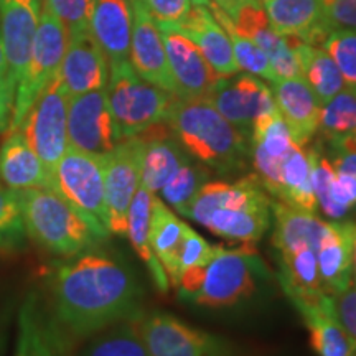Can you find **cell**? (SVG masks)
Returning <instances> with one entry per match:
<instances>
[{
	"label": "cell",
	"instance_id": "cell-1",
	"mask_svg": "<svg viewBox=\"0 0 356 356\" xmlns=\"http://www.w3.org/2000/svg\"><path fill=\"white\" fill-rule=\"evenodd\" d=\"M50 296L58 323L79 340L144 312V289L132 267L97 248L58 262Z\"/></svg>",
	"mask_w": 356,
	"mask_h": 356
},
{
	"label": "cell",
	"instance_id": "cell-2",
	"mask_svg": "<svg viewBox=\"0 0 356 356\" xmlns=\"http://www.w3.org/2000/svg\"><path fill=\"white\" fill-rule=\"evenodd\" d=\"M270 202L256 175L236 181L208 180L191 200L186 218L218 238L254 246L270 226Z\"/></svg>",
	"mask_w": 356,
	"mask_h": 356
},
{
	"label": "cell",
	"instance_id": "cell-3",
	"mask_svg": "<svg viewBox=\"0 0 356 356\" xmlns=\"http://www.w3.org/2000/svg\"><path fill=\"white\" fill-rule=\"evenodd\" d=\"M165 124L180 145L204 167L221 177L238 175L251 160L244 134L226 121L207 97L172 102Z\"/></svg>",
	"mask_w": 356,
	"mask_h": 356
},
{
	"label": "cell",
	"instance_id": "cell-4",
	"mask_svg": "<svg viewBox=\"0 0 356 356\" xmlns=\"http://www.w3.org/2000/svg\"><path fill=\"white\" fill-rule=\"evenodd\" d=\"M269 277V270L251 244L216 246L210 261L180 275V299L207 309H226L251 299Z\"/></svg>",
	"mask_w": 356,
	"mask_h": 356
},
{
	"label": "cell",
	"instance_id": "cell-5",
	"mask_svg": "<svg viewBox=\"0 0 356 356\" xmlns=\"http://www.w3.org/2000/svg\"><path fill=\"white\" fill-rule=\"evenodd\" d=\"M29 239L53 256L73 257L106 241L95 226L55 190L17 191Z\"/></svg>",
	"mask_w": 356,
	"mask_h": 356
},
{
	"label": "cell",
	"instance_id": "cell-6",
	"mask_svg": "<svg viewBox=\"0 0 356 356\" xmlns=\"http://www.w3.org/2000/svg\"><path fill=\"white\" fill-rule=\"evenodd\" d=\"M108 101L122 139L140 136L165 122L175 95L142 79L131 61L109 65Z\"/></svg>",
	"mask_w": 356,
	"mask_h": 356
},
{
	"label": "cell",
	"instance_id": "cell-7",
	"mask_svg": "<svg viewBox=\"0 0 356 356\" xmlns=\"http://www.w3.org/2000/svg\"><path fill=\"white\" fill-rule=\"evenodd\" d=\"M50 188L73 204L102 236L109 238L102 155L68 147L50 173Z\"/></svg>",
	"mask_w": 356,
	"mask_h": 356
},
{
	"label": "cell",
	"instance_id": "cell-8",
	"mask_svg": "<svg viewBox=\"0 0 356 356\" xmlns=\"http://www.w3.org/2000/svg\"><path fill=\"white\" fill-rule=\"evenodd\" d=\"M68 42L70 35L63 22L43 7L37 33L33 38L30 60L26 63L24 76L17 84L12 122L7 132L19 129L33 102L38 99L44 88L53 81V78L60 73Z\"/></svg>",
	"mask_w": 356,
	"mask_h": 356
},
{
	"label": "cell",
	"instance_id": "cell-9",
	"mask_svg": "<svg viewBox=\"0 0 356 356\" xmlns=\"http://www.w3.org/2000/svg\"><path fill=\"white\" fill-rule=\"evenodd\" d=\"M68 104L70 95L56 74L17 129L37 152L48 175L68 150Z\"/></svg>",
	"mask_w": 356,
	"mask_h": 356
},
{
	"label": "cell",
	"instance_id": "cell-10",
	"mask_svg": "<svg viewBox=\"0 0 356 356\" xmlns=\"http://www.w3.org/2000/svg\"><path fill=\"white\" fill-rule=\"evenodd\" d=\"M140 332L150 356H236L228 338L191 327L167 312H144Z\"/></svg>",
	"mask_w": 356,
	"mask_h": 356
},
{
	"label": "cell",
	"instance_id": "cell-11",
	"mask_svg": "<svg viewBox=\"0 0 356 356\" xmlns=\"http://www.w3.org/2000/svg\"><path fill=\"white\" fill-rule=\"evenodd\" d=\"M106 208L109 218V233H127L129 208L140 186L142 140L139 136L124 139L121 144L102 155Z\"/></svg>",
	"mask_w": 356,
	"mask_h": 356
},
{
	"label": "cell",
	"instance_id": "cell-12",
	"mask_svg": "<svg viewBox=\"0 0 356 356\" xmlns=\"http://www.w3.org/2000/svg\"><path fill=\"white\" fill-rule=\"evenodd\" d=\"M122 140L106 89L70 96L68 147L86 154L106 155Z\"/></svg>",
	"mask_w": 356,
	"mask_h": 356
},
{
	"label": "cell",
	"instance_id": "cell-13",
	"mask_svg": "<svg viewBox=\"0 0 356 356\" xmlns=\"http://www.w3.org/2000/svg\"><path fill=\"white\" fill-rule=\"evenodd\" d=\"M207 99L248 139L257 119L277 109L273 89L251 73L218 78Z\"/></svg>",
	"mask_w": 356,
	"mask_h": 356
},
{
	"label": "cell",
	"instance_id": "cell-14",
	"mask_svg": "<svg viewBox=\"0 0 356 356\" xmlns=\"http://www.w3.org/2000/svg\"><path fill=\"white\" fill-rule=\"evenodd\" d=\"M70 340L48 302L37 292L26 293L17 317L13 356H71Z\"/></svg>",
	"mask_w": 356,
	"mask_h": 356
},
{
	"label": "cell",
	"instance_id": "cell-15",
	"mask_svg": "<svg viewBox=\"0 0 356 356\" xmlns=\"http://www.w3.org/2000/svg\"><path fill=\"white\" fill-rule=\"evenodd\" d=\"M155 24L165 44L168 68L175 83V96L181 99L208 97L220 76L211 70L197 44L188 37L178 32L173 25L159 24V22Z\"/></svg>",
	"mask_w": 356,
	"mask_h": 356
},
{
	"label": "cell",
	"instance_id": "cell-16",
	"mask_svg": "<svg viewBox=\"0 0 356 356\" xmlns=\"http://www.w3.org/2000/svg\"><path fill=\"white\" fill-rule=\"evenodd\" d=\"M132 37L129 61L142 79L175 95L165 44L154 17L142 0H131Z\"/></svg>",
	"mask_w": 356,
	"mask_h": 356
},
{
	"label": "cell",
	"instance_id": "cell-17",
	"mask_svg": "<svg viewBox=\"0 0 356 356\" xmlns=\"http://www.w3.org/2000/svg\"><path fill=\"white\" fill-rule=\"evenodd\" d=\"M42 8V0H0V32L6 48L7 74L15 89L30 60Z\"/></svg>",
	"mask_w": 356,
	"mask_h": 356
},
{
	"label": "cell",
	"instance_id": "cell-18",
	"mask_svg": "<svg viewBox=\"0 0 356 356\" xmlns=\"http://www.w3.org/2000/svg\"><path fill=\"white\" fill-rule=\"evenodd\" d=\"M70 96L106 89L109 79V61L91 32L70 35L68 48L61 61L60 73Z\"/></svg>",
	"mask_w": 356,
	"mask_h": 356
},
{
	"label": "cell",
	"instance_id": "cell-19",
	"mask_svg": "<svg viewBox=\"0 0 356 356\" xmlns=\"http://www.w3.org/2000/svg\"><path fill=\"white\" fill-rule=\"evenodd\" d=\"M356 225L351 221L327 222L317 251L318 274L325 293L335 297L351 286Z\"/></svg>",
	"mask_w": 356,
	"mask_h": 356
},
{
	"label": "cell",
	"instance_id": "cell-20",
	"mask_svg": "<svg viewBox=\"0 0 356 356\" xmlns=\"http://www.w3.org/2000/svg\"><path fill=\"white\" fill-rule=\"evenodd\" d=\"M262 6L274 30L282 37L322 47L333 32L323 0H267Z\"/></svg>",
	"mask_w": 356,
	"mask_h": 356
},
{
	"label": "cell",
	"instance_id": "cell-21",
	"mask_svg": "<svg viewBox=\"0 0 356 356\" xmlns=\"http://www.w3.org/2000/svg\"><path fill=\"white\" fill-rule=\"evenodd\" d=\"M287 297L304 320L317 356H356L355 346L337 317L332 296L325 293L320 299H304L287 293Z\"/></svg>",
	"mask_w": 356,
	"mask_h": 356
},
{
	"label": "cell",
	"instance_id": "cell-22",
	"mask_svg": "<svg viewBox=\"0 0 356 356\" xmlns=\"http://www.w3.org/2000/svg\"><path fill=\"white\" fill-rule=\"evenodd\" d=\"M233 24L239 33L251 38L269 58L277 79L302 76L300 66L287 38L279 35L270 24L261 2L248 3L239 8Z\"/></svg>",
	"mask_w": 356,
	"mask_h": 356
},
{
	"label": "cell",
	"instance_id": "cell-23",
	"mask_svg": "<svg viewBox=\"0 0 356 356\" xmlns=\"http://www.w3.org/2000/svg\"><path fill=\"white\" fill-rule=\"evenodd\" d=\"M173 26L197 44L218 76L226 78L238 73L239 68L236 65L231 40L210 7L193 6L188 15Z\"/></svg>",
	"mask_w": 356,
	"mask_h": 356
},
{
	"label": "cell",
	"instance_id": "cell-24",
	"mask_svg": "<svg viewBox=\"0 0 356 356\" xmlns=\"http://www.w3.org/2000/svg\"><path fill=\"white\" fill-rule=\"evenodd\" d=\"M270 89L275 106L291 129L293 140L305 147L318 132L322 104L315 92L302 76L277 79Z\"/></svg>",
	"mask_w": 356,
	"mask_h": 356
},
{
	"label": "cell",
	"instance_id": "cell-25",
	"mask_svg": "<svg viewBox=\"0 0 356 356\" xmlns=\"http://www.w3.org/2000/svg\"><path fill=\"white\" fill-rule=\"evenodd\" d=\"M89 32L111 63L129 60L132 37L131 0H95Z\"/></svg>",
	"mask_w": 356,
	"mask_h": 356
},
{
	"label": "cell",
	"instance_id": "cell-26",
	"mask_svg": "<svg viewBox=\"0 0 356 356\" xmlns=\"http://www.w3.org/2000/svg\"><path fill=\"white\" fill-rule=\"evenodd\" d=\"M139 137L142 140L140 185L157 195L168 184V180L193 157L180 145L173 134L152 132L150 127Z\"/></svg>",
	"mask_w": 356,
	"mask_h": 356
},
{
	"label": "cell",
	"instance_id": "cell-27",
	"mask_svg": "<svg viewBox=\"0 0 356 356\" xmlns=\"http://www.w3.org/2000/svg\"><path fill=\"white\" fill-rule=\"evenodd\" d=\"M0 180L13 191L50 188V175L20 131L7 132L0 145Z\"/></svg>",
	"mask_w": 356,
	"mask_h": 356
},
{
	"label": "cell",
	"instance_id": "cell-28",
	"mask_svg": "<svg viewBox=\"0 0 356 356\" xmlns=\"http://www.w3.org/2000/svg\"><path fill=\"white\" fill-rule=\"evenodd\" d=\"M270 208L274 216L273 246L277 254L302 246L318 251L328 221L320 220L315 213L297 210L277 200L270 202Z\"/></svg>",
	"mask_w": 356,
	"mask_h": 356
},
{
	"label": "cell",
	"instance_id": "cell-29",
	"mask_svg": "<svg viewBox=\"0 0 356 356\" xmlns=\"http://www.w3.org/2000/svg\"><path fill=\"white\" fill-rule=\"evenodd\" d=\"M274 198L297 210L317 213V198L312 184L310 149L293 145L286 154L280 162L279 184Z\"/></svg>",
	"mask_w": 356,
	"mask_h": 356
},
{
	"label": "cell",
	"instance_id": "cell-30",
	"mask_svg": "<svg viewBox=\"0 0 356 356\" xmlns=\"http://www.w3.org/2000/svg\"><path fill=\"white\" fill-rule=\"evenodd\" d=\"M286 38L297 58V63L300 66L302 78L315 92L320 104L330 101L333 96L338 95L346 86L335 61L322 47L307 44L302 40L293 37Z\"/></svg>",
	"mask_w": 356,
	"mask_h": 356
},
{
	"label": "cell",
	"instance_id": "cell-31",
	"mask_svg": "<svg viewBox=\"0 0 356 356\" xmlns=\"http://www.w3.org/2000/svg\"><path fill=\"white\" fill-rule=\"evenodd\" d=\"M185 225L186 222L181 221L170 210V207L162 202V198L154 195L149 229L150 246L159 262L165 269L173 289L178 282V251H180Z\"/></svg>",
	"mask_w": 356,
	"mask_h": 356
},
{
	"label": "cell",
	"instance_id": "cell-32",
	"mask_svg": "<svg viewBox=\"0 0 356 356\" xmlns=\"http://www.w3.org/2000/svg\"><path fill=\"white\" fill-rule=\"evenodd\" d=\"M152 200V191H149L140 185L136 197L132 200L131 208H129L126 236L129 238V241H131L132 248L136 249L137 256L140 257V261L144 262L147 269H149L155 287H157L162 293H167L170 291V280H168L165 269H163L162 264L159 262L157 256L154 254L149 238Z\"/></svg>",
	"mask_w": 356,
	"mask_h": 356
},
{
	"label": "cell",
	"instance_id": "cell-33",
	"mask_svg": "<svg viewBox=\"0 0 356 356\" xmlns=\"http://www.w3.org/2000/svg\"><path fill=\"white\" fill-rule=\"evenodd\" d=\"M140 315L121 320L86 338L81 356H150L140 332Z\"/></svg>",
	"mask_w": 356,
	"mask_h": 356
},
{
	"label": "cell",
	"instance_id": "cell-34",
	"mask_svg": "<svg viewBox=\"0 0 356 356\" xmlns=\"http://www.w3.org/2000/svg\"><path fill=\"white\" fill-rule=\"evenodd\" d=\"M210 8L213 15H215V19L220 22V25L226 30V33H228L238 68L246 71V73L254 74V76L267 79L269 83L277 81V78H275L274 74L273 65H270L266 53L262 51L251 38L239 33L238 30H236L233 20H231L220 7H216L215 3L211 2Z\"/></svg>",
	"mask_w": 356,
	"mask_h": 356
},
{
	"label": "cell",
	"instance_id": "cell-35",
	"mask_svg": "<svg viewBox=\"0 0 356 356\" xmlns=\"http://www.w3.org/2000/svg\"><path fill=\"white\" fill-rule=\"evenodd\" d=\"M318 131L325 140H337L356 134V89L345 86L322 104Z\"/></svg>",
	"mask_w": 356,
	"mask_h": 356
},
{
	"label": "cell",
	"instance_id": "cell-36",
	"mask_svg": "<svg viewBox=\"0 0 356 356\" xmlns=\"http://www.w3.org/2000/svg\"><path fill=\"white\" fill-rule=\"evenodd\" d=\"M210 168L191 159L159 191L160 197H162L163 203L173 208L178 215L186 216L191 200L195 198L198 190L210 180Z\"/></svg>",
	"mask_w": 356,
	"mask_h": 356
},
{
	"label": "cell",
	"instance_id": "cell-37",
	"mask_svg": "<svg viewBox=\"0 0 356 356\" xmlns=\"http://www.w3.org/2000/svg\"><path fill=\"white\" fill-rule=\"evenodd\" d=\"M26 229L17 191L0 185V252H17L26 246Z\"/></svg>",
	"mask_w": 356,
	"mask_h": 356
},
{
	"label": "cell",
	"instance_id": "cell-38",
	"mask_svg": "<svg viewBox=\"0 0 356 356\" xmlns=\"http://www.w3.org/2000/svg\"><path fill=\"white\" fill-rule=\"evenodd\" d=\"M322 48L335 61L346 86L356 89V30H333Z\"/></svg>",
	"mask_w": 356,
	"mask_h": 356
},
{
	"label": "cell",
	"instance_id": "cell-39",
	"mask_svg": "<svg viewBox=\"0 0 356 356\" xmlns=\"http://www.w3.org/2000/svg\"><path fill=\"white\" fill-rule=\"evenodd\" d=\"M95 0H43V7L63 22L68 35L89 30V19Z\"/></svg>",
	"mask_w": 356,
	"mask_h": 356
},
{
	"label": "cell",
	"instance_id": "cell-40",
	"mask_svg": "<svg viewBox=\"0 0 356 356\" xmlns=\"http://www.w3.org/2000/svg\"><path fill=\"white\" fill-rule=\"evenodd\" d=\"M216 246H211L197 231L185 225L181 236L180 251H178V279L190 269H197L210 261ZM178 284V282H177Z\"/></svg>",
	"mask_w": 356,
	"mask_h": 356
},
{
	"label": "cell",
	"instance_id": "cell-41",
	"mask_svg": "<svg viewBox=\"0 0 356 356\" xmlns=\"http://www.w3.org/2000/svg\"><path fill=\"white\" fill-rule=\"evenodd\" d=\"M142 2L159 24H180L193 8L191 0H142Z\"/></svg>",
	"mask_w": 356,
	"mask_h": 356
},
{
	"label": "cell",
	"instance_id": "cell-42",
	"mask_svg": "<svg viewBox=\"0 0 356 356\" xmlns=\"http://www.w3.org/2000/svg\"><path fill=\"white\" fill-rule=\"evenodd\" d=\"M333 304L337 317L356 350V287H353V284L345 292L333 297Z\"/></svg>",
	"mask_w": 356,
	"mask_h": 356
},
{
	"label": "cell",
	"instance_id": "cell-43",
	"mask_svg": "<svg viewBox=\"0 0 356 356\" xmlns=\"http://www.w3.org/2000/svg\"><path fill=\"white\" fill-rule=\"evenodd\" d=\"M332 30H356V0H323Z\"/></svg>",
	"mask_w": 356,
	"mask_h": 356
},
{
	"label": "cell",
	"instance_id": "cell-44",
	"mask_svg": "<svg viewBox=\"0 0 356 356\" xmlns=\"http://www.w3.org/2000/svg\"><path fill=\"white\" fill-rule=\"evenodd\" d=\"M15 86L8 76H0V132H7L12 122Z\"/></svg>",
	"mask_w": 356,
	"mask_h": 356
},
{
	"label": "cell",
	"instance_id": "cell-45",
	"mask_svg": "<svg viewBox=\"0 0 356 356\" xmlns=\"http://www.w3.org/2000/svg\"><path fill=\"white\" fill-rule=\"evenodd\" d=\"M211 2L215 3L216 7H220L221 10L225 12L231 20H233L234 15L243 6H248V3H257L261 2V0H211Z\"/></svg>",
	"mask_w": 356,
	"mask_h": 356
},
{
	"label": "cell",
	"instance_id": "cell-46",
	"mask_svg": "<svg viewBox=\"0 0 356 356\" xmlns=\"http://www.w3.org/2000/svg\"><path fill=\"white\" fill-rule=\"evenodd\" d=\"M0 76H8L7 74V58H6V48H3L2 32H0Z\"/></svg>",
	"mask_w": 356,
	"mask_h": 356
},
{
	"label": "cell",
	"instance_id": "cell-47",
	"mask_svg": "<svg viewBox=\"0 0 356 356\" xmlns=\"http://www.w3.org/2000/svg\"><path fill=\"white\" fill-rule=\"evenodd\" d=\"M193 6H203V7H210L211 6V0H191Z\"/></svg>",
	"mask_w": 356,
	"mask_h": 356
},
{
	"label": "cell",
	"instance_id": "cell-48",
	"mask_svg": "<svg viewBox=\"0 0 356 356\" xmlns=\"http://www.w3.org/2000/svg\"><path fill=\"white\" fill-rule=\"evenodd\" d=\"M353 269H355V274H356V239H355V257H353Z\"/></svg>",
	"mask_w": 356,
	"mask_h": 356
},
{
	"label": "cell",
	"instance_id": "cell-49",
	"mask_svg": "<svg viewBox=\"0 0 356 356\" xmlns=\"http://www.w3.org/2000/svg\"><path fill=\"white\" fill-rule=\"evenodd\" d=\"M261 2H262V3H264V2H267V0H261Z\"/></svg>",
	"mask_w": 356,
	"mask_h": 356
},
{
	"label": "cell",
	"instance_id": "cell-50",
	"mask_svg": "<svg viewBox=\"0 0 356 356\" xmlns=\"http://www.w3.org/2000/svg\"><path fill=\"white\" fill-rule=\"evenodd\" d=\"M355 136H356V134H355Z\"/></svg>",
	"mask_w": 356,
	"mask_h": 356
}]
</instances>
